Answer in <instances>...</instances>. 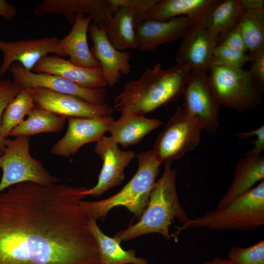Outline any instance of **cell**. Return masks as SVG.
<instances>
[{"label":"cell","instance_id":"83f0119b","mask_svg":"<svg viewBox=\"0 0 264 264\" xmlns=\"http://www.w3.org/2000/svg\"><path fill=\"white\" fill-rule=\"evenodd\" d=\"M35 107L30 89H23L8 103L3 110L1 123V136L5 139L10 132L19 125L25 115Z\"/></svg>","mask_w":264,"mask_h":264},{"label":"cell","instance_id":"e575fe53","mask_svg":"<svg viewBox=\"0 0 264 264\" xmlns=\"http://www.w3.org/2000/svg\"><path fill=\"white\" fill-rule=\"evenodd\" d=\"M253 148L245 153V156L256 157L262 154L264 150V126L260 127V130L257 135V138L251 142Z\"/></svg>","mask_w":264,"mask_h":264},{"label":"cell","instance_id":"f35d334b","mask_svg":"<svg viewBox=\"0 0 264 264\" xmlns=\"http://www.w3.org/2000/svg\"><path fill=\"white\" fill-rule=\"evenodd\" d=\"M0 74H1V72H0Z\"/></svg>","mask_w":264,"mask_h":264},{"label":"cell","instance_id":"1f68e13d","mask_svg":"<svg viewBox=\"0 0 264 264\" xmlns=\"http://www.w3.org/2000/svg\"><path fill=\"white\" fill-rule=\"evenodd\" d=\"M20 91V88L13 81L0 79V156L3 154L4 149V139H2L1 136L2 115L8 103Z\"/></svg>","mask_w":264,"mask_h":264},{"label":"cell","instance_id":"603a6c76","mask_svg":"<svg viewBox=\"0 0 264 264\" xmlns=\"http://www.w3.org/2000/svg\"><path fill=\"white\" fill-rule=\"evenodd\" d=\"M91 21L89 16L76 15L71 30L58 43L59 47L69 56L71 63L88 68L100 66L91 54L87 42V32Z\"/></svg>","mask_w":264,"mask_h":264},{"label":"cell","instance_id":"6da1fadb","mask_svg":"<svg viewBox=\"0 0 264 264\" xmlns=\"http://www.w3.org/2000/svg\"><path fill=\"white\" fill-rule=\"evenodd\" d=\"M87 189L26 182L0 193V264H99Z\"/></svg>","mask_w":264,"mask_h":264},{"label":"cell","instance_id":"9a60e30c","mask_svg":"<svg viewBox=\"0 0 264 264\" xmlns=\"http://www.w3.org/2000/svg\"><path fill=\"white\" fill-rule=\"evenodd\" d=\"M68 127L64 136L52 146L50 153L68 157L83 145L99 142L108 132L114 119L110 116L100 118L67 117Z\"/></svg>","mask_w":264,"mask_h":264},{"label":"cell","instance_id":"30bf717a","mask_svg":"<svg viewBox=\"0 0 264 264\" xmlns=\"http://www.w3.org/2000/svg\"><path fill=\"white\" fill-rule=\"evenodd\" d=\"M13 82L22 90L41 88L74 95L95 105L105 103L107 89L103 88L88 89L61 76L45 73H35L26 70L20 63H13L8 69Z\"/></svg>","mask_w":264,"mask_h":264},{"label":"cell","instance_id":"5b68a950","mask_svg":"<svg viewBox=\"0 0 264 264\" xmlns=\"http://www.w3.org/2000/svg\"><path fill=\"white\" fill-rule=\"evenodd\" d=\"M264 225V180L226 206L190 219L173 235L176 238L181 231L196 228L255 231Z\"/></svg>","mask_w":264,"mask_h":264},{"label":"cell","instance_id":"8d00e7d4","mask_svg":"<svg viewBox=\"0 0 264 264\" xmlns=\"http://www.w3.org/2000/svg\"><path fill=\"white\" fill-rule=\"evenodd\" d=\"M247 10L264 9V0H242Z\"/></svg>","mask_w":264,"mask_h":264},{"label":"cell","instance_id":"d590c367","mask_svg":"<svg viewBox=\"0 0 264 264\" xmlns=\"http://www.w3.org/2000/svg\"><path fill=\"white\" fill-rule=\"evenodd\" d=\"M17 15L15 6L4 0H0V16L7 22H10Z\"/></svg>","mask_w":264,"mask_h":264},{"label":"cell","instance_id":"ffe728a7","mask_svg":"<svg viewBox=\"0 0 264 264\" xmlns=\"http://www.w3.org/2000/svg\"><path fill=\"white\" fill-rule=\"evenodd\" d=\"M32 70L35 73L58 75L86 88H100L107 86L100 66L91 68L82 67L56 55L42 57Z\"/></svg>","mask_w":264,"mask_h":264},{"label":"cell","instance_id":"d4e9b609","mask_svg":"<svg viewBox=\"0 0 264 264\" xmlns=\"http://www.w3.org/2000/svg\"><path fill=\"white\" fill-rule=\"evenodd\" d=\"M96 221L88 219V227L97 243L99 264H150L146 260L137 257L134 249H123L121 242L105 234Z\"/></svg>","mask_w":264,"mask_h":264},{"label":"cell","instance_id":"5bb4252c","mask_svg":"<svg viewBox=\"0 0 264 264\" xmlns=\"http://www.w3.org/2000/svg\"><path fill=\"white\" fill-rule=\"evenodd\" d=\"M58 37H47L39 39L12 42L0 40V51L3 61L0 66L1 74L8 70L15 62L21 64L24 68L31 71L43 57L49 53L62 57L67 55L59 47Z\"/></svg>","mask_w":264,"mask_h":264},{"label":"cell","instance_id":"d6986e66","mask_svg":"<svg viewBox=\"0 0 264 264\" xmlns=\"http://www.w3.org/2000/svg\"><path fill=\"white\" fill-rule=\"evenodd\" d=\"M193 23L185 16L165 21L145 20L135 28L137 49L153 51L162 44L181 39Z\"/></svg>","mask_w":264,"mask_h":264},{"label":"cell","instance_id":"9c48e42d","mask_svg":"<svg viewBox=\"0 0 264 264\" xmlns=\"http://www.w3.org/2000/svg\"><path fill=\"white\" fill-rule=\"evenodd\" d=\"M182 108L202 130L214 134L219 128L220 105L208 83L207 72L191 71L183 93Z\"/></svg>","mask_w":264,"mask_h":264},{"label":"cell","instance_id":"4dcf8cb0","mask_svg":"<svg viewBox=\"0 0 264 264\" xmlns=\"http://www.w3.org/2000/svg\"><path fill=\"white\" fill-rule=\"evenodd\" d=\"M228 258L235 264H264V241L245 248L233 247Z\"/></svg>","mask_w":264,"mask_h":264},{"label":"cell","instance_id":"836d02e7","mask_svg":"<svg viewBox=\"0 0 264 264\" xmlns=\"http://www.w3.org/2000/svg\"><path fill=\"white\" fill-rule=\"evenodd\" d=\"M220 37V42L217 44L225 45L243 52L248 51L238 24L230 32Z\"/></svg>","mask_w":264,"mask_h":264},{"label":"cell","instance_id":"7402d4cb","mask_svg":"<svg viewBox=\"0 0 264 264\" xmlns=\"http://www.w3.org/2000/svg\"><path fill=\"white\" fill-rule=\"evenodd\" d=\"M264 180V156L246 157L236 163L232 184L215 209H221L246 193L257 182Z\"/></svg>","mask_w":264,"mask_h":264},{"label":"cell","instance_id":"277c9868","mask_svg":"<svg viewBox=\"0 0 264 264\" xmlns=\"http://www.w3.org/2000/svg\"><path fill=\"white\" fill-rule=\"evenodd\" d=\"M138 169L128 183L118 193L104 199L95 201L82 200L80 205L88 219L103 220L114 208H126L139 219L149 201L161 165L151 151L136 155Z\"/></svg>","mask_w":264,"mask_h":264},{"label":"cell","instance_id":"ab89813d","mask_svg":"<svg viewBox=\"0 0 264 264\" xmlns=\"http://www.w3.org/2000/svg\"></svg>","mask_w":264,"mask_h":264},{"label":"cell","instance_id":"ba28073f","mask_svg":"<svg viewBox=\"0 0 264 264\" xmlns=\"http://www.w3.org/2000/svg\"><path fill=\"white\" fill-rule=\"evenodd\" d=\"M202 129L181 106H178L159 133L152 151L160 163L178 160L195 149L200 141Z\"/></svg>","mask_w":264,"mask_h":264},{"label":"cell","instance_id":"74e56055","mask_svg":"<svg viewBox=\"0 0 264 264\" xmlns=\"http://www.w3.org/2000/svg\"><path fill=\"white\" fill-rule=\"evenodd\" d=\"M203 264H235L229 259H223L219 257H215L210 261L206 262Z\"/></svg>","mask_w":264,"mask_h":264},{"label":"cell","instance_id":"f1b7e54d","mask_svg":"<svg viewBox=\"0 0 264 264\" xmlns=\"http://www.w3.org/2000/svg\"><path fill=\"white\" fill-rule=\"evenodd\" d=\"M238 25L249 53L264 47V9L246 11Z\"/></svg>","mask_w":264,"mask_h":264},{"label":"cell","instance_id":"d6a6232c","mask_svg":"<svg viewBox=\"0 0 264 264\" xmlns=\"http://www.w3.org/2000/svg\"><path fill=\"white\" fill-rule=\"evenodd\" d=\"M249 61L250 75L258 86L264 91V47L250 52Z\"/></svg>","mask_w":264,"mask_h":264},{"label":"cell","instance_id":"44dd1931","mask_svg":"<svg viewBox=\"0 0 264 264\" xmlns=\"http://www.w3.org/2000/svg\"><path fill=\"white\" fill-rule=\"evenodd\" d=\"M220 0H160L147 12L145 20L165 21L185 16L193 22H203Z\"/></svg>","mask_w":264,"mask_h":264},{"label":"cell","instance_id":"3957f363","mask_svg":"<svg viewBox=\"0 0 264 264\" xmlns=\"http://www.w3.org/2000/svg\"><path fill=\"white\" fill-rule=\"evenodd\" d=\"M177 172L172 161L164 162L161 177L155 182L147 207L135 224L117 232L114 237L120 242L132 240L144 235L157 233L170 240L169 227L176 219L183 224L190 219L178 199L176 187Z\"/></svg>","mask_w":264,"mask_h":264},{"label":"cell","instance_id":"f546056e","mask_svg":"<svg viewBox=\"0 0 264 264\" xmlns=\"http://www.w3.org/2000/svg\"><path fill=\"white\" fill-rule=\"evenodd\" d=\"M248 61L249 55L246 52L238 51L225 45L217 44L213 50L210 67L221 66L242 68Z\"/></svg>","mask_w":264,"mask_h":264},{"label":"cell","instance_id":"cb8c5ba5","mask_svg":"<svg viewBox=\"0 0 264 264\" xmlns=\"http://www.w3.org/2000/svg\"><path fill=\"white\" fill-rule=\"evenodd\" d=\"M162 124L158 119L148 118L129 112H121L120 118L112 121L108 132L124 148L138 144L149 132Z\"/></svg>","mask_w":264,"mask_h":264},{"label":"cell","instance_id":"e0dca14e","mask_svg":"<svg viewBox=\"0 0 264 264\" xmlns=\"http://www.w3.org/2000/svg\"><path fill=\"white\" fill-rule=\"evenodd\" d=\"M88 30L93 46L90 50L93 57L99 62L107 85L113 87L122 77L130 71L131 53L114 48L106 38L102 28L92 22Z\"/></svg>","mask_w":264,"mask_h":264},{"label":"cell","instance_id":"ac0fdd59","mask_svg":"<svg viewBox=\"0 0 264 264\" xmlns=\"http://www.w3.org/2000/svg\"><path fill=\"white\" fill-rule=\"evenodd\" d=\"M115 11L109 0H44L33 9L34 14L39 17L47 14L64 15L71 24L76 15L88 14L100 28Z\"/></svg>","mask_w":264,"mask_h":264},{"label":"cell","instance_id":"8fae6325","mask_svg":"<svg viewBox=\"0 0 264 264\" xmlns=\"http://www.w3.org/2000/svg\"><path fill=\"white\" fill-rule=\"evenodd\" d=\"M115 10L106 19L102 28L107 39L120 51L136 49L137 45L134 27V18L143 7L157 3L159 0H109Z\"/></svg>","mask_w":264,"mask_h":264},{"label":"cell","instance_id":"7a4b0ae2","mask_svg":"<svg viewBox=\"0 0 264 264\" xmlns=\"http://www.w3.org/2000/svg\"><path fill=\"white\" fill-rule=\"evenodd\" d=\"M185 64L167 69L160 63L148 69L138 80L126 83L115 99L114 109L145 116L162 106L176 102L182 95L190 73Z\"/></svg>","mask_w":264,"mask_h":264},{"label":"cell","instance_id":"7c38bea8","mask_svg":"<svg viewBox=\"0 0 264 264\" xmlns=\"http://www.w3.org/2000/svg\"><path fill=\"white\" fill-rule=\"evenodd\" d=\"M36 107L67 117L100 118L111 116L112 109L107 103L93 105L80 97L38 88L30 89Z\"/></svg>","mask_w":264,"mask_h":264},{"label":"cell","instance_id":"484cf974","mask_svg":"<svg viewBox=\"0 0 264 264\" xmlns=\"http://www.w3.org/2000/svg\"><path fill=\"white\" fill-rule=\"evenodd\" d=\"M246 11L242 0H220L202 23L218 39L234 29Z\"/></svg>","mask_w":264,"mask_h":264},{"label":"cell","instance_id":"4316f807","mask_svg":"<svg viewBox=\"0 0 264 264\" xmlns=\"http://www.w3.org/2000/svg\"><path fill=\"white\" fill-rule=\"evenodd\" d=\"M27 118L14 128L9 136H29L40 133H58L64 128L66 118L48 110L34 107Z\"/></svg>","mask_w":264,"mask_h":264},{"label":"cell","instance_id":"8992f818","mask_svg":"<svg viewBox=\"0 0 264 264\" xmlns=\"http://www.w3.org/2000/svg\"><path fill=\"white\" fill-rule=\"evenodd\" d=\"M208 75L210 89L220 106L242 112L263 102V90L243 68L216 66Z\"/></svg>","mask_w":264,"mask_h":264},{"label":"cell","instance_id":"52a82bcc","mask_svg":"<svg viewBox=\"0 0 264 264\" xmlns=\"http://www.w3.org/2000/svg\"><path fill=\"white\" fill-rule=\"evenodd\" d=\"M30 137L20 135L4 139V152L0 156L2 176L0 193L17 184L32 182L42 185L57 183L61 179L52 176L42 162L30 154Z\"/></svg>","mask_w":264,"mask_h":264},{"label":"cell","instance_id":"4fadbf2b","mask_svg":"<svg viewBox=\"0 0 264 264\" xmlns=\"http://www.w3.org/2000/svg\"><path fill=\"white\" fill-rule=\"evenodd\" d=\"M94 151L103 161V166L97 183L87 189L85 194L97 198L121 183L125 178V169L134 157L135 154L132 151L120 150L110 136H104L97 143Z\"/></svg>","mask_w":264,"mask_h":264},{"label":"cell","instance_id":"2e32d148","mask_svg":"<svg viewBox=\"0 0 264 264\" xmlns=\"http://www.w3.org/2000/svg\"><path fill=\"white\" fill-rule=\"evenodd\" d=\"M181 39L176 62L186 65L191 71L209 70L218 39L211 35L202 22H198L193 23Z\"/></svg>","mask_w":264,"mask_h":264}]
</instances>
